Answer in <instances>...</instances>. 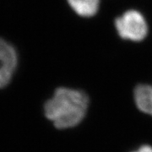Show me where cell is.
Instances as JSON below:
<instances>
[{
	"label": "cell",
	"mask_w": 152,
	"mask_h": 152,
	"mask_svg": "<svg viewBox=\"0 0 152 152\" xmlns=\"http://www.w3.org/2000/svg\"><path fill=\"white\" fill-rule=\"evenodd\" d=\"M89 103V97L83 91L60 87L45 104V116L57 129H71L85 119Z\"/></svg>",
	"instance_id": "cell-1"
},
{
	"label": "cell",
	"mask_w": 152,
	"mask_h": 152,
	"mask_svg": "<svg viewBox=\"0 0 152 152\" xmlns=\"http://www.w3.org/2000/svg\"><path fill=\"white\" fill-rule=\"evenodd\" d=\"M115 26L120 37L133 42H140L146 37L148 26L140 12L126 11L115 20Z\"/></svg>",
	"instance_id": "cell-2"
},
{
	"label": "cell",
	"mask_w": 152,
	"mask_h": 152,
	"mask_svg": "<svg viewBox=\"0 0 152 152\" xmlns=\"http://www.w3.org/2000/svg\"><path fill=\"white\" fill-rule=\"evenodd\" d=\"M18 56L15 48L3 38H0V89L10 82L16 70Z\"/></svg>",
	"instance_id": "cell-3"
},
{
	"label": "cell",
	"mask_w": 152,
	"mask_h": 152,
	"mask_svg": "<svg viewBox=\"0 0 152 152\" xmlns=\"http://www.w3.org/2000/svg\"><path fill=\"white\" fill-rule=\"evenodd\" d=\"M134 100L137 108L152 117V86L140 84L134 91Z\"/></svg>",
	"instance_id": "cell-4"
},
{
	"label": "cell",
	"mask_w": 152,
	"mask_h": 152,
	"mask_svg": "<svg viewBox=\"0 0 152 152\" xmlns=\"http://www.w3.org/2000/svg\"><path fill=\"white\" fill-rule=\"evenodd\" d=\"M68 3L80 16L92 17L99 10L100 0H68Z\"/></svg>",
	"instance_id": "cell-5"
},
{
	"label": "cell",
	"mask_w": 152,
	"mask_h": 152,
	"mask_svg": "<svg viewBox=\"0 0 152 152\" xmlns=\"http://www.w3.org/2000/svg\"><path fill=\"white\" fill-rule=\"evenodd\" d=\"M138 152H152V145H143L140 146L137 150Z\"/></svg>",
	"instance_id": "cell-6"
},
{
	"label": "cell",
	"mask_w": 152,
	"mask_h": 152,
	"mask_svg": "<svg viewBox=\"0 0 152 152\" xmlns=\"http://www.w3.org/2000/svg\"><path fill=\"white\" fill-rule=\"evenodd\" d=\"M131 152H138L137 151H131Z\"/></svg>",
	"instance_id": "cell-7"
}]
</instances>
